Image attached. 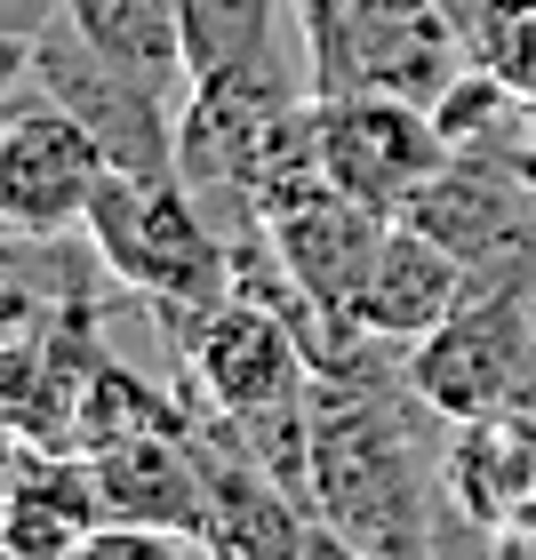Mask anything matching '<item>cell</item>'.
<instances>
[{"label": "cell", "instance_id": "cell-1", "mask_svg": "<svg viewBox=\"0 0 536 560\" xmlns=\"http://www.w3.org/2000/svg\"><path fill=\"white\" fill-rule=\"evenodd\" d=\"M400 376L345 385L313 376V448H304V497L328 528H345L376 560H448V480L417 441V393L393 400Z\"/></svg>", "mask_w": 536, "mask_h": 560}, {"label": "cell", "instance_id": "cell-2", "mask_svg": "<svg viewBox=\"0 0 536 560\" xmlns=\"http://www.w3.org/2000/svg\"><path fill=\"white\" fill-rule=\"evenodd\" d=\"M400 385L441 424L521 409L536 393V241L473 272L465 304L400 352Z\"/></svg>", "mask_w": 536, "mask_h": 560}, {"label": "cell", "instance_id": "cell-3", "mask_svg": "<svg viewBox=\"0 0 536 560\" xmlns=\"http://www.w3.org/2000/svg\"><path fill=\"white\" fill-rule=\"evenodd\" d=\"M89 248L120 289L152 296L168 337H185L200 313L233 296V241L185 192V176H129L113 168L89 209Z\"/></svg>", "mask_w": 536, "mask_h": 560}, {"label": "cell", "instance_id": "cell-4", "mask_svg": "<svg viewBox=\"0 0 536 560\" xmlns=\"http://www.w3.org/2000/svg\"><path fill=\"white\" fill-rule=\"evenodd\" d=\"M33 89L81 120V129L105 144L113 168H129V176H176V96L137 81L129 65L96 57V48L65 24V9L33 33Z\"/></svg>", "mask_w": 536, "mask_h": 560}, {"label": "cell", "instance_id": "cell-5", "mask_svg": "<svg viewBox=\"0 0 536 560\" xmlns=\"http://www.w3.org/2000/svg\"><path fill=\"white\" fill-rule=\"evenodd\" d=\"M105 176H113L105 144L24 81V96L0 120V233H16V241L89 233V209L105 192Z\"/></svg>", "mask_w": 536, "mask_h": 560}, {"label": "cell", "instance_id": "cell-6", "mask_svg": "<svg viewBox=\"0 0 536 560\" xmlns=\"http://www.w3.org/2000/svg\"><path fill=\"white\" fill-rule=\"evenodd\" d=\"M313 152L337 192L369 200L376 217H400L432 185V168L448 161V137L432 105H408L393 89H345V96H313Z\"/></svg>", "mask_w": 536, "mask_h": 560}, {"label": "cell", "instance_id": "cell-7", "mask_svg": "<svg viewBox=\"0 0 536 560\" xmlns=\"http://www.w3.org/2000/svg\"><path fill=\"white\" fill-rule=\"evenodd\" d=\"M176 352H185L193 385L209 393L217 417H265V409H289V400L313 393V361H304L296 328L241 289L217 313H200Z\"/></svg>", "mask_w": 536, "mask_h": 560}, {"label": "cell", "instance_id": "cell-8", "mask_svg": "<svg viewBox=\"0 0 536 560\" xmlns=\"http://www.w3.org/2000/svg\"><path fill=\"white\" fill-rule=\"evenodd\" d=\"M185 72L193 89H248L272 105L313 96L296 0H185Z\"/></svg>", "mask_w": 536, "mask_h": 560}, {"label": "cell", "instance_id": "cell-9", "mask_svg": "<svg viewBox=\"0 0 536 560\" xmlns=\"http://www.w3.org/2000/svg\"><path fill=\"white\" fill-rule=\"evenodd\" d=\"M400 217L424 224L441 248H456L480 272V265H497V257H513V248L536 241V185H528L513 144H480V152H448L432 168V185Z\"/></svg>", "mask_w": 536, "mask_h": 560}, {"label": "cell", "instance_id": "cell-10", "mask_svg": "<svg viewBox=\"0 0 536 560\" xmlns=\"http://www.w3.org/2000/svg\"><path fill=\"white\" fill-rule=\"evenodd\" d=\"M96 472V504L105 521H137V528H176V537L209 545V472H200L193 432L176 424H144L120 432L105 448H81Z\"/></svg>", "mask_w": 536, "mask_h": 560}, {"label": "cell", "instance_id": "cell-11", "mask_svg": "<svg viewBox=\"0 0 536 560\" xmlns=\"http://www.w3.org/2000/svg\"><path fill=\"white\" fill-rule=\"evenodd\" d=\"M465 289H473V265L456 257V248H441L424 224L393 217L385 248H376V265L361 280V296H352V328H369L376 345L408 352L417 337H432V328L465 304Z\"/></svg>", "mask_w": 536, "mask_h": 560}, {"label": "cell", "instance_id": "cell-12", "mask_svg": "<svg viewBox=\"0 0 536 560\" xmlns=\"http://www.w3.org/2000/svg\"><path fill=\"white\" fill-rule=\"evenodd\" d=\"M96 521H105V504H96V472H89L81 448H65V456L57 448H33V456H16L9 504H0V545H9V552L65 560Z\"/></svg>", "mask_w": 536, "mask_h": 560}, {"label": "cell", "instance_id": "cell-13", "mask_svg": "<svg viewBox=\"0 0 536 560\" xmlns=\"http://www.w3.org/2000/svg\"><path fill=\"white\" fill-rule=\"evenodd\" d=\"M65 24L96 57L129 65L137 81L168 89L176 105H185V89H193V72H185V0H65Z\"/></svg>", "mask_w": 536, "mask_h": 560}, {"label": "cell", "instance_id": "cell-14", "mask_svg": "<svg viewBox=\"0 0 536 560\" xmlns=\"http://www.w3.org/2000/svg\"><path fill=\"white\" fill-rule=\"evenodd\" d=\"M24 81H33V40H9V33H0V96H16Z\"/></svg>", "mask_w": 536, "mask_h": 560}, {"label": "cell", "instance_id": "cell-15", "mask_svg": "<svg viewBox=\"0 0 536 560\" xmlns=\"http://www.w3.org/2000/svg\"><path fill=\"white\" fill-rule=\"evenodd\" d=\"M0 504H9V441H0Z\"/></svg>", "mask_w": 536, "mask_h": 560}, {"label": "cell", "instance_id": "cell-16", "mask_svg": "<svg viewBox=\"0 0 536 560\" xmlns=\"http://www.w3.org/2000/svg\"><path fill=\"white\" fill-rule=\"evenodd\" d=\"M528 144H536V89H528Z\"/></svg>", "mask_w": 536, "mask_h": 560}, {"label": "cell", "instance_id": "cell-17", "mask_svg": "<svg viewBox=\"0 0 536 560\" xmlns=\"http://www.w3.org/2000/svg\"><path fill=\"white\" fill-rule=\"evenodd\" d=\"M16 96H24V89H16ZM16 96H0V120H9V105H16Z\"/></svg>", "mask_w": 536, "mask_h": 560}, {"label": "cell", "instance_id": "cell-18", "mask_svg": "<svg viewBox=\"0 0 536 560\" xmlns=\"http://www.w3.org/2000/svg\"><path fill=\"white\" fill-rule=\"evenodd\" d=\"M0 560H24V552H9V545H0Z\"/></svg>", "mask_w": 536, "mask_h": 560}]
</instances>
